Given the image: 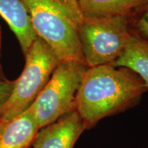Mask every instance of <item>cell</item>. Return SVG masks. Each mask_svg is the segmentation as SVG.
Listing matches in <instances>:
<instances>
[{
	"label": "cell",
	"instance_id": "obj_10",
	"mask_svg": "<svg viewBox=\"0 0 148 148\" xmlns=\"http://www.w3.org/2000/svg\"><path fill=\"white\" fill-rule=\"evenodd\" d=\"M84 17H108L125 15L132 9L140 8L148 0H77Z\"/></svg>",
	"mask_w": 148,
	"mask_h": 148
},
{
	"label": "cell",
	"instance_id": "obj_11",
	"mask_svg": "<svg viewBox=\"0 0 148 148\" xmlns=\"http://www.w3.org/2000/svg\"><path fill=\"white\" fill-rule=\"evenodd\" d=\"M140 8L143 11L136 21V29L139 37L148 42V3Z\"/></svg>",
	"mask_w": 148,
	"mask_h": 148
},
{
	"label": "cell",
	"instance_id": "obj_6",
	"mask_svg": "<svg viewBox=\"0 0 148 148\" xmlns=\"http://www.w3.org/2000/svg\"><path fill=\"white\" fill-rule=\"evenodd\" d=\"M87 129L76 110L70 112L40 128L32 148H73L81 134Z\"/></svg>",
	"mask_w": 148,
	"mask_h": 148
},
{
	"label": "cell",
	"instance_id": "obj_1",
	"mask_svg": "<svg viewBox=\"0 0 148 148\" xmlns=\"http://www.w3.org/2000/svg\"><path fill=\"white\" fill-rule=\"evenodd\" d=\"M148 87L132 70L111 64L88 66L83 74L75 110L87 128L134 106Z\"/></svg>",
	"mask_w": 148,
	"mask_h": 148
},
{
	"label": "cell",
	"instance_id": "obj_9",
	"mask_svg": "<svg viewBox=\"0 0 148 148\" xmlns=\"http://www.w3.org/2000/svg\"><path fill=\"white\" fill-rule=\"evenodd\" d=\"M111 65L132 70L148 87V42L136 35H130L124 50Z\"/></svg>",
	"mask_w": 148,
	"mask_h": 148
},
{
	"label": "cell",
	"instance_id": "obj_2",
	"mask_svg": "<svg viewBox=\"0 0 148 148\" xmlns=\"http://www.w3.org/2000/svg\"><path fill=\"white\" fill-rule=\"evenodd\" d=\"M37 36L50 46L60 60L84 61L77 25L84 18L56 0H22Z\"/></svg>",
	"mask_w": 148,
	"mask_h": 148
},
{
	"label": "cell",
	"instance_id": "obj_13",
	"mask_svg": "<svg viewBox=\"0 0 148 148\" xmlns=\"http://www.w3.org/2000/svg\"><path fill=\"white\" fill-rule=\"evenodd\" d=\"M56 1L66 5V6L69 7L70 8L73 9L74 10L77 11V12H81L80 9L79 8L77 0H56Z\"/></svg>",
	"mask_w": 148,
	"mask_h": 148
},
{
	"label": "cell",
	"instance_id": "obj_12",
	"mask_svg": "<svg viewBox=\"0 0 148 148\" xmlns=\"http://www.w3.org/2000/svg\"><path fill=\"white\" fill-rule=\"evenodd\" d=\"M14 85V80L8 79L6 80L0 81V112L5 101L10 97Z\"/></svg>",
	"mask_w": 148,
	"mask_h": 148
},
{
	"label": "cell",
	"instance_id": "obj_7",
	"mask_svg": "<svg viewBox=\"0 0 148 148\" xmlns=\"http://www.w3.org/2000/svg\"><path fill=\"white\" fill-rule=\"evenodd\" d=\"M40 130L32 108L15 117L0 121V148H27Z\"/></svg>",
	"mask_w": 148,
	"mask_h": 148
},
{
	"label": "cell",
	"instance_id": "obj_14",
	"mask_svg": "<svg viewBox=\"0 0 148 148\" xmlns=\"http://www.w3.org/2000/svg\"><path fill=\"white\" fill-rule=\"evenodd\" d=\"M1 51H2V30H1V26L0 25V81L8 79L3 73L2 64H1Z\"/></svg>",
	"mask_w": 148,
	"mask_h": 148
},
{
	"label": "cell",
	"instance_id": "obj_5",
	"mask_svg": "<svg viewBox=\"0 0 148 148\" xmlns=\"http://www.w3.org/2000/svg\"><path fill=\"white\" fill-rule=\"evenodd\" d=\"M81 50L88 66L111 64L119 57L131 34L125 15L84 17L77 25Z\"/></svg>",
	"mask_w": 148,
	"mask_h": 148
},
{
	"label": "cell",
	"instance_id": "obj_15",
	"mask_svg": "<svg viewBox=\"0 0 148 148\" xmlns=\"http://www.w3.org/2000/svg\"><path fill=\"white\" fill-rule=\"evenodd\" d=\"M147 148H148V147H147Z\"/></svg>",
	"mask_w": 148,
	"mask_h": 148
},
{
	"label": "cell",
	"instance_id": "obj_4",
	"mask_svg": "<svg viewBox=\"0 0 148 148\" xmlns=\"http://www.w3.org/2000/svg\"><path fill=\"white\" fill-rule=\"evenodd\" d=\"M87 68L84 61L59 62L45 88L30 106L40 129L75 110L77 93Z\"/></svg>",
	"mask_w": 148,
	"mask_h": 148
},
{
	"label": "cell",
	"instance_id": "obj_8",
	"mask_svg": "<svg viewBox=\"0 0 148 148\" xmlns=\"http://www.w3.org/2000/svg\"><path fill=\"white\" fill-rule=\"evenodd\" d=\"M0 16L15 34L25 56L37 37L26 5L22 0H0Z\"/></svg>",
	"mask_w": 148,
	"mask_h": 148
},
{
	"label": "cell",
	"instance_id": "obj_3",
	"mask_svg": "<svg viewBox=\"0 0 148 148\" xmlns=\"http://www.w3.org/2000/svg\"><path fill=\"white\" fill-rule=\"evenodd\" d=\"M25 63L0 112V121L26 110L45 88L60 60L53 49L37 36L25 56Z\"/></svg>",
	"mask_w": 148,
	"mask_h": 148
}]
</instances>
